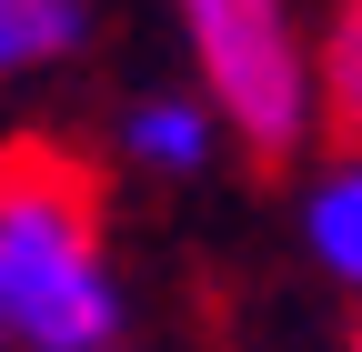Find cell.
<instances>
[{"mask_svg":"<svg viewBox=\"0 0 362 352\" xmlns=\"http://www.w3.org/2000/svg\"><path fill=\"white\" fill-rule=\"evenodd\" d=\"M0 352H131L101 171L51 131L0 141Z\"/></svg>","mask_w":362,"mask_h":352,"instance_id":"obj_1","label":"cell"},{"mask_svg":"<svg viewBox=\"0 0 362 352\" xmlns=\"http://www.w3.org/2000/svg\"><path fill=\"white\" fill-rule=\"evenodd\" d=\"M181 81L211 101L221 141L292 161L312 151V11L302 0H171Z\"/></svg>","mask_w":362,"mask_h":352,"instance_id":"obj_2","label":"cell"},{"mask_svg":"<svg viewBox=\"0 0 362 352\" xmlns=\"http://www.w3.org/2000/svg\"><path fill=\"white\" fill-rule=\"evenodd\" d=\"M101 151H111V171H131V182L181 192V182H211L232 141H221V121H211V101L192 91V81H141V91L111 101Z\"/></svg>","mask_w":362,"mask_h":352,"instance_id":"obj_3","label":"cell"},{"mask_svg":"<svg viewBox=\"0 0 362 352\" xmlns=\"http://www.w3.org/2000/svg\"><path fill=\"white\" fill-rule=\"evenodd\" d=\"M292 242L322 272V292L352 302L362 332V151H312V171L292 182Z\"/></svg>","mask_w":362,"mask_h":352,"instance_id":"obj_4","label":"cell"},{"mask_svg":"<svg viewBox=\"0 0 362 352\" xmlns=\"http://www.w3.org/2000/svg\"><path fill=\"white\" fill-rule=\"evenodd\" d=\"M90 40H101V11L90 0H0V111L61 91L90 61Z\"/></svg>","mask_w":362,"mask_h":352,"instance_id":"obj_5","label":"cell"},{"mask_svg":"<svg viewBox=\"0 0 362 352\" xmlns=\"http://www.w3.org/2000/svg\"><path fill=\"white\" fill-rule=\"evenodd\" d=\"M312 141L362 151V0H332L312 20Z\"/></svg>","mask_w":362,"mask_h":352,"instance_id":"obj_6","label":"cell"},{"mask_svg":"<svg viewBox=\"0 0 362 352\" xmlns=\"http://www.w3.org/2000/svg\"><path fill=\"white\" fill-rule=\"evenodd\" d=\"M342 352H362V332H352V342H342Z\"/></svg>","mask_w":362,"mask_h":352,"instance_id":"obj_7","label":"cell"}]
</instances>
